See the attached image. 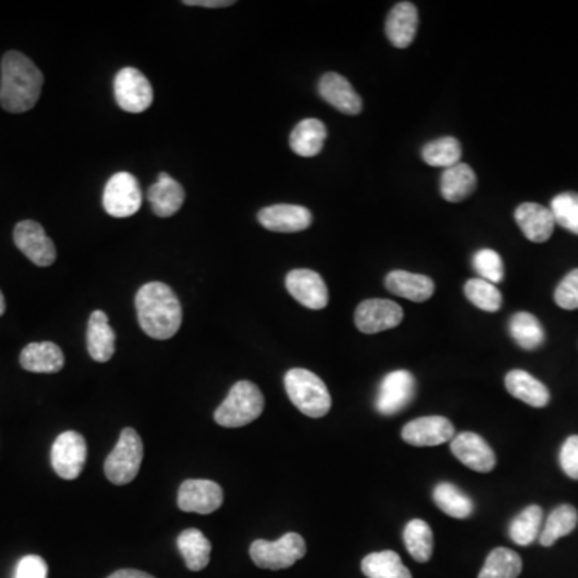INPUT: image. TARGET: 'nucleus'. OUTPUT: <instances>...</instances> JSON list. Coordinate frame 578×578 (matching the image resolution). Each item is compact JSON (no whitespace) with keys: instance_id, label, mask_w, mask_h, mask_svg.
<instances>
[{"instance_id":"obj_1","label":"nucleus","mask_w":578,"mask_h":578,"mask_svg":"<svg viewBox=\"0 0 578 578\" xmlns=\"http://www.w3.org/2000/svg\"><path fill=\"white\" fill-rule=\"evenodd\" d=\"M135 309L140 328L158 341L176 336L182 325V306L169 286L151 281L137 291Z\"/></svg>"},{"instance_id":"obj_2","label":"nucleus","mask_w":578,"mask_h":578,"mask_svg":"<svg viewBox=\"0 0 578 578\" xmlns=\"http://www.w3.org/2000/svg\"><path fill=\"white\" fill-rule=\"evenodd\" d=\"M44 76L41 70L20 52H7L2 58L0 105L9 113L33 110L39 102Z\"/></svg>"},{"instance_id":"obj_3","label":"nucleus","mask_w":578,"mask_h":578,"mask_svg":"<svg viewBox=\"0 0 578 578\" xmlns=\"http://www.w3.org/2000/svg\"><path fill=\"white\" fill-rule=\"evenodd\" d=\"M286 394L299 412L309 418H322L331 410L328 387L312 371L293 368L285 375Z\"/></svg>"},{"instance_id":"obj_4","label":"nucleus","mask_w":578,"mask_h":578,"mask_svg":"<svg viewBox=\"0 0 578 578\" xmlns=\"http://www.w3.org/2000/svg\"><path fill=\"white\" fill-rule=\"evenodd\" d=\"M264 395L251 381H238L214 413V420L224 428H243L264 412Z\"/></svg>"},{"instance_id":"obj_5","label":"nucleus","mask_w":578,"mask_h":578,"mask_svg":"<svg viewBox=\"0 0 578 578\" xmlns=\"http://www.w3.org/2000/svg\"><path fill=\"white\" fill-rule=\"evenodd\" d=\"M143 460V442L135 429L126 428L118 444L105 461V474L111 484L126 485L139 474Z\"/></svg>"},{"instance_id":"obj_6","label":"nucleus","mask_w":578,"mask_h":578,"mask_svg":"<svg viewBox=\"0 0 578 578\" xmlns=\"http://www.w3.org/2000/svg\"><path fill=\"white\" fill-rule=\"evenodd\" d=\"M307 553L306 542L299 534L283 535L277 542L256 540L249 548L254 564L261 569L281 570L294 566Z\"/></svg>"},{"instance_id":"obj_7","label":"nucleus","mask_w":578,"mask_h":578,"mask_svg":"<svg viewBox=\"0 0 578 578\" xmlns=\"http://www.w3.org/2000/svg\"><path fill=\"white\" fill-rule=\"evenodd\" d=\"M142 206L139 180L129 172L114 174L103 192V208L110 216L124 219L134 216Z\"/></svg>"},{"instance_id":"obj_8","label":"nucleus","mask_w":578,"mask_h":578,"mask_svg":"<svg viewBox=\"0 0 578 578\" xmlns=\"http://www.w3.org/2000/svg\"><path fill=\"white\" fill-rule=\"evenodd\" d=\"M114 98L121 110L143 113L153 105V87L142 71L123 68L114 78Z\"/></svg>"},{"instance_id":"obj_9","label":"nucleus","mask_w":578,"mask_h":578,"mask_svg":"<svg viewBox=\"0 0 578 578\" xmlns=\"http://www.w3.org/2000/svg\"><path fill=\"white\" fill-rule=\"evenodd\" d=\"M50 460H52L53 471L62 479L66 481L78 479L86 465V439L79 432H63L53 442Z\"/></svg>"},{"instance_id":"obj_10","label":"nucleus","mask_w":578,"mask_h":578,"mask_svg":"<svg viewBox=\"0 0 578 578\" xmlns=\"http://www.w3.org/2000/svg\"><path fill=\"white\" fill-rule=\"evenodd\" d=\"M415 389V376L410 371H392L381 381L375 402L376 410L384 416L402 412L415 397Z\"/></svg>"},{"instance_id":"obj_11","label":"nucleus","mask_w":578,"mask_h":578,"mask_svg":"<svg viewBox=\"0 0 578 578\" xmlns=\"http://www.w3.org/2000/svg\"><path fill=\"white\" fill-rule=\"evenodd\" d=\"M13 241L29 261L39 267H50L57 259V248L47 237L44 227L34 220H23L15 227Z\"/></svg>"},{"instance_id":"obj_12","label":"nucleus","mask_w":578,"mask_h":578,"mask_svg":"<svg viewBox=\"0 0 578 578\" xmlns=\"http://www.w3.org/2000/svg\"><path fill=\"white\" fill-rule=\"evenodd\" d=\"M403 320V309L389 299H367L355 310V326L365 334L392 330Z\"/></svg>"},{"instance_id":"obj_13","label":"nucleus","mask_w":578,"mask_h":578,"mask_svg":"<svg viewBox=\"0 0 578 578\" xmlns=\"http://www.w3.org/2000/svg\"><path fill=\"white\" fill-rule=\"evenodd\" d=\"M224 503V492L216 482L188 479L180 485L177 505L185 513L211 514Z\"/></svg>"},{"instance_id":"obj_14","label":"nucleus","mask_w":578,"mask_h":578,"mask_svg":"<svg viewBox=\"0 0 578 578\" xmlns=\"http://www.w3.org/2000/svg\"><path fill=\"white\" fill-rule=\"evenodd\" d=\"M453 455L476 473H490L497 465V456L484 437L476 432H460L450 442Z\"/></svg>"},{"instance_id":"obj_15","label":"nucleus","mask_w":578,"mask_h":578,"mask_svg":"<svg viewBox=\"0 0 578 578\" xmlns=\"http://www.w3.org/2000/svg\"><path fill=\"white\" fill-rule=\"evenodd\" d=\"M286 289L299 304L312 310H322L328 306V288L317 272L296 269L286 275Z\"/></svg>"},{"instance_id":"obj_16","label":"nucleus","mask_w":578,"mask_h":578,"mask_svg":"<svg viewBox=\"0 0 578 578\" xmlns=\"http://www.w3.org/2000/svg\"><path fill=\"white\" fill-rule=\"evenodd\" d=\"M453 437L455 428L444 416H424L402 429V439L413 447H437L452 442Z\"/></svg>"},{"instance_id":"obj_17","label":"nucleus","mask_w":578,"mask_h":578,"mask_svg":"<svg viewBox=\"0 0 578 578\" xmlns=\"http://www.w3.org/2000/svg\"><path fill=\"white\" fill-rule=\"evenodd\" d=\"M257 220L270 232L296 233L310 227L312 212L299 204H273L261 209Z\"/></svg>"},{"instance_id":"obj_18","label":"nucleus","mask_w":578,"mask_h":578,"mask_svg":"<svg viewBox=\"0 0 578 578\" xmlns=\"http://www.w3.org/2000/svg\"><path fill=\"white\" fill-rule=\"evenodd\" d=\"M318 94L341 113L351 116L362 113V98L341 74L326 73L318 82Z\"/></svg>"},{"instance_id":"obj_19","label":"nucleus","mask_w":578,"mask_h":578,"mask_svg":"<svg viewBox=\"0 0 578 578\" xmlns=\"http://www.w3.org/2000/svg\"><path fill=\"white\" fill-rule=\"evenodd\" d=\"M514 217L527 240L534 243L550 240L556 227L550 209L538 203H522L514 212Z\"/></svg>"},{"instance_id":"obj_20","label":"nucleus","mask_w":578,"mask_h":578,"mask_svg":"<svg viewBox=\"0 0 578 578\" xmlns=\"http://www.w3.org/2000/svg\"><path fill=\"white\" fill-rule=\"evenodd\" d=\"M418 9L412 2H400L387 15L386 36L397 49H407L418 31Z\"/></svg>"},{"instance_id":"obj_21","label":"nucleus","mask_w":578,"mask_h":578,"mask_svg":"<svg viewBox=\"0 0 578 578\" xmlns=\"http://www.w3.org/2000/svg\"><path fill=\"white\" fill-rule=\"evenodd\" d=\"M384 283L392 294L412 302L428 301L436 291V285L431 278L405 270H392L387 273Z\"/></svg>"},{"instance_id":"obj_22","label":"nucleus","mask_w":578,"mask_h":578,"mask_svg":"<svg viewBox=\"0 0 578 578\" xmlns=\"http://www.w3.org/2000/svg\"><path fill=\"white\" fill-rule=\"evenodd\" d=\"M87 351L95 362L105 363L111 360L116 351V334L108 322V315L95 310L87 325Z\"/></svg>"},{"instance_id":"obj_23","label":"nucleus","mask_w":578,"mask_h":578,"mask_svg":"<svg viewBox=\"0 0 578 578\" xmlns=\"http://www.w3.org/2000/svg\"><path fill=\"white\" fill-rule=\"evenodd\" d=\"M148 201L151 209L159 217H171L179 212L185 201V192L176 179L166 172H161L155 184L148 190Z\"/></svg>"},{"instance_id":"obj_24","label":"nucleus","mask_w":578,"mask_h":578,"mask_svg":"<svg viewBox=\"0 0 578 578\" xmlns=\"http://www.w3.org/2000/svg\"><path fill=\"white\" fill-rule=\"evenodd\" d=\"M20 363L31 373H58L65 365V355L53 342H31L21 351Z\"/></svg>"},{"instance_id":"obj_25","label":"nucleus","mask_w":578,"mask_h":578,"mask_svg":"<svg viewBox=\"0 0 578 578\" xmlns=\"http://www.w3.org/2000/svg\"><path fill=\"white\" fill-rule=\"evenodd\" d=\"M509 394L530 407L543 408L550 403L548 387L524 370L509 371L505 379Z\"/></svg>"},{"instance_id":"obj_26","label":"nucleus","mask_w":578,"mask_h":578,"mask_svg":"<svg viewBox=\"0 0 578 578\" xmlns=\"http://www.w3.org/2000/svg\"><path fill=\"white\" fill-rule=\"evenodd\" d=\"M326 135L328 131L320 119H304L291 132L289 145L296 155L302 158H314L323 150Z\"/></svg>"},{"instance_id":"obj_27","label":"nucleus","mask_w":578,"mask_h":578,"mask_svg":"<svg viewBox=\"0 0 578 578\" xmlns=\"http://www.w3.org/2000/svg\"><path fill=\"white\" fill-rule=\"evenodd\" d=\"M476 185V172L465 163L448 167L440 177V193L448 203H460L466 200L468 196L473 195Z\"/></svg>"},{"instance_id":"obj_28","label":"nucleus","mask_w":578,"mask_h":578,"mask_svg":"<svg viewBox=\"0 0 578 578\" xmlns=\"http://www.w3.org/2000/svg\"><path fill=\"white\" fill-rule=\"evenodd\" d=\"M177 546L184 556L188 569L200 572L208 567L212 546L201 530H184L177 538Z\"/></svg>"},{"instance_id":"obj_29","label":"nucleus","mask_w":578,"mask_h":578,"mask_svg":"<svg viewBox=\"0 0 578 578\" xmlns=\"http://www.w3.org/2000/svg\"><path fill=\"white\" fill-rule=\"evenodd\" d=\"M509 333L517 346L526 351H535L545 342V330L535 315L517 312L509 320Z\"/></svg>"},{"instance_id":"obj_30","label":"nucleus","mask_w":578,"mask_h":578,"mask_svg":"<svg viewBox=\"0 0 578 578\" xmlns=\"http://www.w3.org/2000/svg\"><path fill=\"white\" fill-rule=\"evenodd\" d=\"M362 572L368 578H413L399 554L391 550L368 554L362 561Z\"/></svg>"},{"instance_id":"obj_31","label":"nucleus","mask_w":578,"mask_h":578,"mask_svg":"<svg viewBox=\"0 0 578 578\" xmlns=\"http://www.w3.org/2000/svg\"><path fill=\"white\" fill-rule=\"evenodd\" d=\"M578 524L577 509L572 505H561L551 511L550 516L546 519L545 526L540 532V545L553 546L559 538L572 534Z\"/></svg>"},{"instance_id":"obj_32","label":"nucleus","mask_w":578,"mask_h":578,"mask_svg":"<svg viewBox=\"0 0 578 578\" xmlns=\"http://www.w3.org/2000/svg\"><path fill=\"white\" fill-rule=\"evenodd\" d=\"M543 524V509L540 506H527L519 516L514 517L509 526V537L516 545L529 546L540 537Z\"/></svg>"},{"instance_id":"obj_33","label":"nucleus","mask_w":578,"mask_h":578,"mask_svg":"<svg viewBox=\"0 0 578 578\" xmlns=\"http://www.w3.org/2000/svg\"><path fill=\"white\" fill-rule=\"evenodd\" d=\"M434 501L447 516L466 519L474 513V503L456 485L442 482L434 489Z\"/></svg>"},{"instance_id":"obj_34","label":"nucleus","mask_w":578,"mask_h":578,"mask_svg":"<svg viewBox=\"0 0 578 578\" xmlns=\"http://www.w3.org/2000/svg\"><path fill=\"white\" fill-rule=\"evenodd\" d=\"M403 542L415 561L428 562L434 550V537L428 522L413 519L403 530Z\"/></svg>"},{"instance_id":"obj_35","label":"nucleus","mask_w":578,"mask_h":578,"mask_svg":"<svg viewBox=\"0 0 578 578\" xmlns=\"http://www.w3.org/2000/svg\"><path fill=\"white\" fill-rule=\"evenodd\" d=\"M522 572V559L508 548H495L485 559L477 578H517Z\"/></svg>"},{"instance_id":"obj_36","label":"nucleus","mask_w":578,"mask_h":578,"mask_svg":"<svg viewBox=\"0 0 578 578\" xmlns=\"http://www.w3.org/2000/svg\"><path fill=\"white\" fill-rule=\"evenodd\" d=\"M421 156H423L424 163L429 166L448 169L461 163L463 148H461L460 140L455 137H442V139L426 143L421 150Z\"/></svg>"},{"instance_id":"obj_37","label":"nucleus","mask_w":578,"mask_h":578,"mask_svg":"<svg viewBox=\"0 0 578 578\" xmlns=\"http://www.w3.org/2000/svg\"><path fill=\"white\" fill-rule=\"evenodd\" d=\"M465 294L473 306L485 312H498L503 304V296L497 286L482 278H471L466 281Z\"/></svg>"},{"instance_id":"obj_38","label":"nucleus","mask_w":578,"mask_h":578,"mask_svg":"<svg viewBox=\"0 0 578 578\" xmlns=\"http://www.w3.org/2000/svg\"><path fill=\"white\" fill-rule=\"evenodd\" d=\"M550 211L556 225L578 235V193L566 192L554 196Z\"/></svg>"},{"instance_id":"obj_39","label":"nucleus","mask_w":578,"mask_h":578,"mask_svg":"<svg viewBox=\"0 0 578 578\" xmlns=\"http://www.w3.org/2000/svg\"><path fill=\"white\" fill-rule=\"evenodd\" d=\"M473 267L482 280L489 281L492 285L501 283L505 278V267L500 254L493 249H481L473 257Z\"/></svg>"},{"instance_id":"obj_40","label":"nucleus","mask_w":578,"mask_h":578,"mask_svg":"<svg viewBox=\"0 0 578 578\" xmlns=\"http://www.w3.org/2000/svg\"><path fill=\"white\" fill-rule=\"evenodd\" d=\"M554 301L561 309H578V269L567 273L554 291Z\"/></svg>"},{"instance_id":"obj_41","label":"nucleus","mask_w":578,"mask_h":578,"mask_svg":"<svg viewBox=\"0 0 578 578\" xmlns=\"http://www.w3.org/2000/svg\"><path fill=\"white\" fill-rule=\"evenodd\" d=\"M561 468L570 479L578 481V436H570L559 453Z\"/></svg>"},{"instance_id":"obj_42","label":"nucleus","mask_w":578,"mask_h":578,"mask_svg":"<svg viewBox=\"0 0 578 578\" xmlns=\"http://www.w3.org/2000/svg\"><path fill=\"white\" fill-rule=\"evenodd\" d=\"M47 564L39 556H25L18 562L15 578H47Z\"/></svg>"},{"instance_id":"obj_43","label":"nucleus","mask_w":578,"mask_h":578,"mask_svg":"<svg viewBox=\"0 0 578 578\" xmlns=\"http://www.w3.org/2000/svg\"><path fill=\"white\" fill-rule=\"evenodd\" d=\"M185 5L190 7H206V9H224L235 4L233 0H185Z\"/></svg>"},{"instance_id":"obj_44","label":"nucleus","mask_w":578,"mask_h":578,"mask_svg":"<svg viewBox=\"0 0 578 578\" xmlns=\"http://www.w3.org/2000/svg\"><path fill=\"white\" fill-rule=\"evenodd\" d=\"M108 578H155L151 577V575L145 574L142 570H134V569H123L118 570V572H114Z\"/></svg>"},{"instance_id":"obj_45","label":"nucleus","mask_w":578,"mask_h":578,"mask_svg":"<svg viewBox=\"0 0 578 578\" xmlns=\"http://www.w3.org/2000/svg\"><path fill=\"white\" fill-rule=\"evenodd\" d=\"M5 314V299L4 294L0 291V317Z\"/></svg>"}]
</instances>
